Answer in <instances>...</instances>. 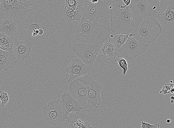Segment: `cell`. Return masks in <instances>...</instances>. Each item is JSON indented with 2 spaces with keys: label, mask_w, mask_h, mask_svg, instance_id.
I'll use <instances>...</instances> for the list:
<instances>
[{
  "label": "cell",
  "mask_w": 174,
  "mask_h": 128,
  "mask_svg": "<svg viewBox=\"0 0 174 128\" xmlns=\"http://www.w3.org/2000/svg\"><path fill=\"white\" fill-rule=\"evenodd\" d=\"M160 1L149 0L150 5L153 10L158 12L160 8L159 6Z\"/></svg>",
  "instance_id": "obj_26"
},
{
  "label": "cell",
  "mask_w": 174,
  "mask_h": 128,
  "mask_svg": "<svg viewBox=\"0 0 174 128\" xmlns=\"http://www.w3.org/2000/svg\"><path fill=\"white\" fill-rule=\"evenodd\" d=\"M75 128H93L91 124L86 120L78 119L73 123Z\"/></svg>",
  "instance_id": "obj_24"
},
{
  "label": "cell",
  "mask_w": 174,
  "mask_h": 128,
  "mask_svg": "<svg viewBox=\"0 0 174 128\" xmlns=\"http://www.w3.org/2000/svg\"><path fill=\"white\" fill-rule=\"evenodd\" d=\"M131 0H123V1L124 2L125 4V5L127 6H129L130 2Z\"/></svg>",
  "instance_id": "obj_30"
},
{
  "label": "cell",
  "mask_w": 174,
  "mask_h": 128,
  "mask_svg": "<svg viewBox=\"0 0 174 128\" xmlns=\"http://www.w3.org/2000/svg\"><path fill=\"white\" fill-rule=\"evenodd\" d=\"M14 40V43L13 46V53L18 62H24L25 59L29 58L31 52V42L26 40L21 41L18 39Z\"/></svg>",
  "instance_id": "obj_14"
},
{
  "label": "cell",
  "mask_w": 174,
  "mask_h": 128,
  "mask_svg": "<svg viewBox=\"0 0 174 128\" xmlns=\"http://www.w3.org/2000/svg\"><path fill=\"white\" fill-rule=\"evenodd\" d=\"M108 7L104 2L101 0H86L80 10L82 17L109 28L110 21Z\"/></svg>",
  "instance_id": "obj_5"
},
{
  "label": "cell",
  "mask_w": 174,
  "mask_h": 128,
  "mask_svg": "<svg viewBox=\"0 0 174 128\" xmlns=\"http://www.w3.org/2000/svg\"><path fill=\"white\" fill-rule=\"evenodd\" d=\"M13 53L5 51L0 49V70L8 71L9 68H13L18 62Z\"/></svg>",
  "instance_id": "obj_17"
},
{
  "label": "cell",
  "mask_w": 174,
  "mask_h": 128,
  "mask_svg": "<svg viewBox=\"0 0 174 128\" xmlns=\"http://www.w3.org/2000/svg\"><path fill=\"white\" fill-rule=\"evenodd\" d=\"M35 0H0V18L10 19L18 24L30 10Z\"/></svg>",
  "instance_id": "obj_6"
},
{
  "label": "cell",
  "mask_w": 174,
  "mask_h": 128,
  "mask_svg": "<svg viewBox=\"0 0 174 128\" xmlns=\"http://www.w3.org/2000/svg\"><path fill=\"white\" fill-rule=\"evenodd\" d=\"M141 128H159V125L157 124L151 125L148 123L143 122L141 119Z\"/></svg>",
  "instance_id": "obj_27"
},
{
  "label": "cell",
  "mask_w": 174,
  "mask_h": 128,
  "mask_svg": "<svg viewBox=\"0 0 174 128\" xmlns=\"http://www.w3.org/2000/svg\"><path fill=\"white\" fill-rule=\"evenodd\" d=\"M170 102L171 103H173L174 102V101L173 100H171Z\"/></svg>",
  "instance_id": "obj_33"
},
{
  "label": "cell",
  "mask_w": 174,
  "mask_h": 128,
  "mask_svg": "<svg viewBox=\"0 0 174 128\" xmlns=\"http://www.w3.org/2000/svg\"><path fill=\"white\" fill-rule=\"evenodd\" d=\"M170 82L171 83H172L173 82V81L172 80H171L170 81Z\"/></svg>",
  "instance_id": "obj_34"
},
{
  "label": "cell",
  "mask_w": 174,
  "mask_h": 128,
  "mask_svg": "<svg viewBox=\"0 0 174 128\" xmlns=\"http://www.w3.org/2000/svg\"><path fill=\"white\" fill-rule=\"evenodd\" d=\"M17 30L22 38L32 42L46 39L55 32L56 28L43 15L30 10L17 24Z\"/></svg>",
  "instance_id": "obj_1"
},
{
  "label": "cell",
  "mask_w": 174,
  "mask_h": 128,
  "mask_svg": "<svg viewBox=\"0 0 174 128\" xmlns=\"http://www.w3.org/2000/svg\"><path fill=\"white\" fill-rule=\"evenodd\" d=\"M92 68V65L85 64L79 58H73L65 70V71L69 74L67 82H71L85 74H88Z\"/></svg>",
  "instance_id": "obj_12"
},
{
  "label": "cell",
  "mask_w": 174,
  "mask_h": 128,
  "mask_svg": "<svg viewBox=\"0 0 174 128\" xmlns=\"http://www.w3.org/2000/svg\"><path fill=\"white\" fill-rule=\"evenodd\" d=\"M17 24L10 19H1L0 21V33L13 37L18 34Z\"/></svg>",
  "instance_id": "obj_19"
},
{
  "label": "cell",
  "mask_w": 174,
  "mask_h": 128,
  "mask_svg": "<svg viewBox=\"0 0 174 128\" xmlns=\"http://www.w3.org/2000/svg\"><path fill=\"white\" fill-rule=\"evenodd\" d=\"M99 45L76 43L71 49L85 64L92 65L96 58Z\"/></svg>",
  "instance_id": "obj_9"
},
{
  "label": "cell",
  "mask_w": 174,
  "mask_h": 128,
  "mask_svg": "<svg viewBox=\"0 0 174 128\" xmlns=\"http://www.w3.org/2000/svg\"><path fill=\"white\" fill-rule=\"evenodd\" d=\"M134 16L139 20L148 17H154L158 12L151 7L149 0H131L129 5Z\"/></svg>",
  "instance_id": "obj_13"
},
{
  "label": "cell",
  "mask_w": 174,
  "mask_h": 128,
  "mask_svg": "<svg viewBox=\"0 0 174 128\" xmlns=\"http://www.w3.org/2000/svg\"><path fill=\"white\" fill-rule=\"evenodd\" d=\"M9 99V97L8 96L5 98L2 99L1 100V104L2 106H3L8 103Z\"/></svg>",
  "instance_id": "obj_28"
},
{
  "label": "cell",
  "mask_w": 174,
  "mask_h": 128,
  "mask_svg": "<svg viewBox=\"0 0 174 128\" xmlns=\"http://www.w3.org/2000/svg\"><path fill=\"white\" fill-rule=\"evenodd\" d=\"M128 36L124 34H118L111 35L108 39L113 45L116 49L117 50L126 42Z\"/></svg>",
  "instance_id": "obj_22"
},
{
  "label": "cell",
  "mask_w": 174,
  "mask_h": 128,
  "mask_svg": "<svg viewBox=\"0 0 174 128\" xmlns=\"http://www.w3.org/2000/svg\"><path fill=\"white\" fill-rule=\"evenodd\" d=\"M58 99L50 101L44 104L43 110V117L45 122L53 126H61L65 122L68 123H73L74 122L67 117L63 112Z\"/></svg>",
  "instance_id": "obj_7"
},
{
  "label": "cell",
  "mask_w": 174,
  "mask_h": 128,
  "mask_svg": "<svg viewBox=\"0 0 174 128\" xmlns=\"http://www.w3.org/2000/svg\"><path fill=\"white\" fill-rule=\"evenodd\" d=\"M13 37L0 33V49L13 53Z\"/></svg>",
  "instance_id": "obj_21"
},
{
  "label": "cell",
  "mask_w": 174,
  "mask_h": 128,
  "mask_svg": "<svg viewBox=\"0 0 174 128\" xmlns=\"http://www.w3.org/2000/svg\"><path fill=\"white\" fill-rule=\"evenodd\" d=\"M174 4H170L163 13L158 14L157 21L162 28H170L174 24Z\"/></svg>",
  "instance_id": "obj_16"
},
{
  "label": "cell",
  "mask_w": 174,
  "mask_h": 128,
  "mask_svg": "<svg viewBox=\"0 0 174 128\" xmlns=\"http://www.w3.org/2000/svg\"><path fill=\"white\" fill-rule=\"evenodd\" d=\"M77 80L86 87L89 106L88 113L95 112L102 103L100 92L102 88V86L88 75H84Z\"/></svg>",
  "instance_id": "obj_8"
},
{
  "label": "cell",
  "mask_w": 174,
  "mask_h": 128,
  "mask_svg": "<svg viewBox=\"0 0 174 128\" xmlns=\"http://www.w3.org/2000/svg\"><path fill=\"white\" fill-rule=\"evenodd\" d=\"M81 6L78 5L74 11L71 10L64 6H61L59 12V15L63 17L62 24L63 22H66L70 23L75 20L79 21L81 19L80 17L82 16L80 10Z\"/></svg>",
  "instance_id": "obj_18"
},
{
  "label": "cell",
  "mask_w": 174,
  "mask_h": 128,
  "mask_svg": "<svg viewBox=\"0 0 174 128\" xmlns=\"http://www.w3.org/2000/svg\"><path fill=\"white\" fill-rule=\"evenodd\" d=\"M149 46V44L140 42L132 37H128L117 51L124 58L130 60L146 52Z\"/></svg>",
  "instance_id": "obj_10"
},
{
  "label": "cell",
  "mask_w": 174,
  "mask_h": 128,
  "mask_svg": "<svg viewBox=\"0 0 174 128\" xmlns=\"http://www.w3.org/2000/svg\"><path fill=\"white\" fill-rule=\"evenodd\" d=\"M170 99L171 100H174V96H172L170 97Z\"/></svg>",
  "instance_id": "obj_32"
},
{
  "label": "cell",
  "mask_w": 174,
  "mask_h": 128,
  "mask_svg": "<svg viewBox=\"0 0 174 128\" xmlns=\"http://www.w3.org/2000/svg\"><path fill=\"white\" fill-rule=\"evenodd\" d=\"M98 51L105 61L110 60L112 57L116 55L117 50L108 39L104 43L100 45Z\"/></svg>",
  "instance_id": "obj_20"
},
{
  "label": "cell",
  "mask_w": 174,
  "mask_h": 128,
  "mask_svg": "<svg viewBox=\"0 0 174 128\" xmlns=\"http://www.w3.org/2000/svg\"><path fill=\"white\" fill-rule=\"evenodd\" d=\"M162 28L155 18L147 17L139 20L129 37L140 42L149 44L154 42L162 31Z\"/></svg>",
  "instance_id": "obj_4"
},
{
  "label": "cell",
  "mask_w": 174,
  "mask_h": 128,
  "mask_svg": "<svg viewBox=\"0 0 174 128\" xmlns=\"http://www.w3.org/2000/svg\"><path fill=\"white\" fill-rule=\"evenodd\" d=\"M172 121V120L169 119H167L166 120V122L167 123H171Z\"/></svg>",
  "instance_id": "obj_31"
},
{
  "label": "cell",
  "mask_w": 174,
  "mask_h": 128,
  "mask_svg": "<svg viewBox=\"0 0 174 128\" xmlns=\"http://www.w3.org/2000/svg\"><path fill=\"white\" fill-rule=\"evenodd\" d=\"M74 32L78 42L99 45L109 39L112 34L109 28L83 17Z\"/></svg>",
  "instance_id": "obj_2"
},
{
  "label": "cell",
  "mask_w": 174,
  "mask_h": 128,
  "mask_svg": "<svg viewBox=\"0 0 174 128\" xmlns=\"http://www.w3.org/2000/svg\"><path fill=\"white\" fill-rule=\"evenodd\" d=\"M78 2L77 0H66L65 7L71 10L74 11L78 5Z\"/></svg>",
  "instance_id": "obj_25"
},
{
  "label": "cell",
  "mask_w": 174,
  "mask_h": 128,
  "mask_svg": "<svg viewBox=\"0 0 174 128\" xmlns=\"http://www.w3.org/2000/svg\"><path fill=\"white\" fill-rule=\"evenodd\" d=\"M61 98L60 103L62 111L67 117L70 113H79L83 109L80 104L68 92H64Z\"/></svg>",
  "instance_id": "obj_15"
},
{
  "label": "cell",
  "mask_w": 174,
  "mask_h": 128,
  "mask_svg": "<svg viewBox=\"0 0 174 128\" xmlns=\"http://www.w3.org/2000/svg\"><path fill=\"white\" fill-rule=\"evenodd\" d=\"M115 61L123 69V71L122 72L123 75H125L128 69V64L126 60L122 56H119L116 57Z\"/></svg>",
  "instance_id": "obj_23"
},
{
  "label": "cell",
  "mask_w": 174,
  "mask_h": 128,
  "mask_svg": "<svg viewBox=\"0 0 174 128\" xmlns=\"http://www.w3.org/2000/svg\"><path fill=\"white\" fill-rule=\"evenodd\" d=\"M8 96V94L6 92L4 91H0V100H1Z\"/></svg>",
  "instance_id": "obj_29"
},
{
  "label": "cell",
  "mask_w": 174,
  "mask_h": 128,
  "mask_svg": "<svg viewBox=\"0 0 174 128\" xmlns=\"http://www.w3.org/2000/svg\"><path fill=\"white\" fill-rule=\"evenodd\" d=\"M111 6L109 10L111 32L113 35L122 34L129 36L139 20L134 16L129 5H123L119 2Z\"/></svg>",
  "instance_id": "obj_3"
},
{
  "label": "cell",
  "mask_w": 174,
  "mask_h": 128,
  "mask_svg": "<svg viewBox=\"0 0 174 128\" xmlns=\"http://www.w3.org/2000/svg\"><path fill=\"white\" fill-rule=\"evenodd\" d=\"M68 87L69 93L80 104L84 111L88 113L89 101L85 86L77 79L71 82Z\"/></svg>",
  "instance_id": "obj_11"
}]
</instances>
